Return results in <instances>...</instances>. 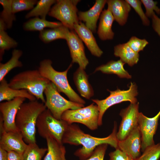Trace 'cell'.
I'll use <instances>...</instances> for the list:
<instances>
[{"label": "cell", "mask_w": 160, "mask_h": 160, "mask_svg": "<svg viewBox=\"0 0 160 160\" xmlns=\"http://www.w3.org/2000/svg\"><path fill=\"white\" fill-rule=\"evenodd\" d=\"M125 64L120 59L117 61L111 60L96 68L95 72L100 71L104 73L116 74L121 78L130 79L131 76L124 68Z\"/></svg>", "instance_id": "obj_23"}, {"label": "cell", "mask_w": 160, "mask_h": 160, "mask_svg": "<svg viewBox=\"0 0 160 160\" xmlns=\"http://www.w3.org/2000/svg\"><path fill=\"white\" fill-rule=\"evenodd\" d=\"M47 148H40L36 143L28 144L23 156L24 160H42Z\"/></svg>", "instance_id": "obj_31"}, {"label": "cell", "mask_w": 160, "mask_h": 160, "mask_svg": "<svg viewBox=\"0 0 160 160\" xmlns=\"http://www.w3.org/2000/svg\"><path fill=\"white\" fill-rule=\"evenodd\" d=\"M108 145L104 144L97 146L91 156L85 160H103Z\"/></svg>", "instance_id": "obj_37"}, {"label": "cell", "mask_w": 160, "mask_h": 160, "mask_svg": "<svg viewBox=\"0 0 160 160\" xmlns=\"http://www.w3.org/2000/svg\"><path fill=\"white\" fill-rule=\"evenodd\" d=\"M22 97L29 101H34L36 98L25 89H15L11 88L5 78L0 81V102L11 100L15 98Z\"/></svg>", "instance_id": "obj_19"}, {"label": "cell", "mask_w": 160, "mask_h": 160, "mask_svg": "<svg viewBox=\"0 0 160 160\" xmlns=\"http://www.w3.org/2000/svg\"><path fill=\"white\" fill-rule=\"evenodd\" d=\"M114 54L119 57L123 62L130 66L137 64L139 60L138 53L133 50L127 43L118 44L114 47Z\"/></svg>", "instance_id": "obj_22"}, {"label": "cell", "mask_w": 160, "mask_h": 160, "mask_svg": "<svg viewBox=\"0 0 160 160\" xmlns=\"http://www.w3.org/2000/svg\"><path fill=\"white\" fill-rule=\"evenodd\" d=\"M26 99L17 97L0 103V111L5 131H19L16 125L15 119L18 110Z\"/></svg>", "instance_id": "obj_12"}, {"label": "cell", "mask_w": 160, "mask_h": 160, "mask_svg": "<svg viewBox=\"0 0 160 160\" xmlns=\"http://www.w3.org/2000/svg\"><path fill=\"white\" fill-rule=\"evenodd\" d=\"M108 9L112 13L115 20L120 25L126 23L131 10L130 5L123 0H107Z\"/></svg>", "instance_id": "obj_18"}, {"label": "cell", "mask_w": 160, "mask_h": 160, "mask_svg": "<svg viewBox=\"0 0 160 160\" xmlns=\"http://www.w3.org/2000/svg\"><path fill=\"white\" fill-rule=\"evenodd\" d=\"M99 117L98 107L93 103L85 107L66 111L63 113L61 119L69 124L74 123H81L90 129L94 130L99 126Z\"/></svg>", "instance_id": "obj_8"}, {"label": "cell", "mask_w": 160, "mask_h": 160, "mask_svg": "<svg viewBox=\"0 0 160 160\" xmlns=\"http://www.w3.org/2000/svg\"><path fill=\"white\" fill-rule=\"evenodd\" d=\"M72 58V63H77L85 69L89 63L86 57L82 41L76 32L70 30L65 40Z\"/></svg>", "instance_id": "obj_13"}, {"label": "cell", "mask_w": 160, "mask_h": 160, "mask_svg": "<svg viewBox=\"0 0 160 160\" xmlns=\"http://www.w3.org/2000/svg\"><path fill=\"white\" fill-rule=\"evenodd\" d=\"M8 160H24L23 154L14 151L7 152Z\"/></svg>", "instance_id": "obj_40"}, {"label": "cell", "mask_w": 160, "mask_h": 160, "mask_svg": "<svg viewBox=\"0 0 160 160\" xmlns=\"http://www.w3.org/2000/svg\"><path fill=\"white\" fill-rule=\"evenodd\" d=\"M45 96L44 104L53 116L61 119L63 113L68 110H75L84 107V105L68 100L59 93L55 85L51 82L44 91Z\"/></svg>", "instance_id": "obj_6"}, {"label": "cell", "mask_w": 160, "mask_h": 160, "mask_svg": "<svg viewBox=\"0 0 160 160\" xmlns=\"http://www.w3.org/2000/svg\"><path fill=\"white\" fill-rule=\"evenodd\" d=\"M50 60L44 59L40 62L38 70L42 76L55 85L59 92L64 93L70 101L83 105L85 104V101L71 88L67 79V73L72 63H71L68 68L63 71L55 70Z\"/></svg>", "instance_id": "obj_4"}, {"label": "cell", "mask_w": 160, "mask_h": 160, "mask_svg": "<svg viewBox=\"0 0 160 160\" xmlns=\"http://www.w3.org/2000/svg\"><path fill=\"white\" fill-rule=\"evenodd\" d=\"M70 29L62 25L57 27L45 29L40 32L39 37L45 43H48L58 39L66 40Z\"/></svg>", "instance_id": "obj_25"}, {"label": "cell", "mask_w": 160, "mask_h": 160, "mask_svg": "<svg viewBox=\"0 0 160 160\" xmlns=\"http://www.w3.org/2000/svg\"><path fill=\"white\" fill-rule=\"evenodd\" d=\"M57 0H40L33 9L27 13L25 17L28 19L31 17H39L46 19V16L50 12L51 6L55 4Z\"/></svg>", "instance_id": "obj_28"}, {"label": "cell", "mask_w": 160, "mask_h": 160, "mask_svg": "<svg viewBox=\"0 0 160 160\" xmlns=\"http://www.w3.org/2000/svg\"><path fill=\"white\" fill-rule=\"evenodd\" d=\"M132 7L140 18L143 24L145 26H148L150 21L146 15L141 7L142 2L139 0H125Z\"/></svg>", "instance_id": "obj_34"}, {"label": "cell", "mask_w": 160, "mask_h": 160, "mask_svg": "<svg viewBox=\"0 0 160 160\" xmlns=\"http://www.w3.org/2000/svg\"><path fill=\"white\" fill-rule=\"evenodd\" d=\"M46 140L47 151L43 160H66V149L63 144L51 137Z\"/></svg>", "instance_id": "obj_24"}, {"label": "cell", "mask_w": 160, "mask_h": 160, "mask_svg": "<svg viewBox=\"0 0 160 160\" xmlns=\"http://www.w3.org/2000/svg\"><path fill=\"white\" fill-rule=\"evenodd\" d=\"M46 109L44 103L36 100L23 103L19 108L16 117L15 124L27 144L36 143L37 121L39 115Z\"/></svg>", "instance_id": "obj_2"}, {"label": "cell", "mask_w": 160, "mask_h": 160, "mask_svg": "<svg viewBox=\"0 0 160 160\" xmlns=\"http://www.w3.org/2000/svg\"><path fill=\"white\" fill-rule=\"evenodd\" d=\"M114 18L111 12L108 9H104L102 12L100 17V22L97 33L99 38L104 41L112 39L114 33L112 27Z\"/></svg>", "instance_id": "obj_21"}, {"label": "cell", "mask_w": 160, "mask_h": 160, "mask_svg": "<svg viewBox=\"0 0 160 160\" xmlns=\"http://www.w3.org/2000/svg\"><path fill=\"white\" fill-rule=\"evenodd\" d=\"M68 125L66 121L55 118L46 109L39 116L36 128L38 134L42 137L46 139L52 138L62 143L63 137Z\"/></svg>", "instance_id": "obj_5"}, {"label": "cell", "mask_w": 160, "mask_h": 160, "mask_svg": "<svg viewBox=\"0 0 160 160\" xmlns=\"http://www.w3.org/2000/svg\"><path fill=\"white\" fill-rule=\"evenodd\" d=\"M141 142L138 126L124 140L118 141V148L135 160L141 155Z\"/></svg>", "instance_id": "obj_15"}, {"label": "cell", "mask_w": 160, "mask_h": 160, "mask_svg": "<svg viewBox=\"0 0 160 160\" xmlns=\"http://www.w3.org/2000/svg\"><path fill=\"white\" fill-rule=\"evenodd\" d=\"M38 1L36 0H12L13 12L15 14L22 11L32 10Z\"/></svg>", "instance_id": "obj_33"}, {"label": "cell", "mask_w": 160, "mask_h": 160, "mask_svg": "<svg viewBox=\"0 0 160 160\" xmlns=\"http://www.w3.org/2000/svg\"><path fill=\"white\" fill-rule=\"evenodd\" d=\"M107 0H96L89 10L78 13L79 20L85 23V25L93 33L96 32L97 23Z\"/></svg>", "instance_id": "obj_16"}, {"label": "cell", "mask_w": 160, "mask_h": 160, "mask_svg": "<svg viewBox=\"0 0 160 160\" xmlns=\"http://www.w3.org/2000/svg\"><path fill=\"white\" fill-rule=\"evenodd\" d=\"M126 43L133 50L137 53L143 51L149 43L145 39H141L135 36H132Z\"/></svg>", "instance_id": "obj_35"}, {"label": "cell", "mask_w": 160, "mask_h": 160, "mask_svg": "<svg viewBox=\"0 0 160 160\" xmlns=\"http://www.w3.org/2000/svg\"><path fill=\"white\" fill-rule=\"evenodd\" d=\"M139 105L138 102L131 103L121 111L119 114L122 120L116 134L118 141L124 140L138 127Z\"/></svg>", "instance_id": "obj_10"}, {"label": "cell", "mask_w": 160, "mask_h": 160, "mask_svg": "<svg viewBox=\"0 0 160 160\" xmlns=\"http://www.w3.org/2000/svg\"><path fill=\"white\" fill-rule=\"evenodd\" d=\"M23 55V51L20 49H14L12 52L11 57L7 62L0 63V81L5 78V76L12 69L23 66L19 59Z\"/></svg>", "instance_id": "obj_27"}, {"label": "cell", "mask_w": 160, "mask_h": 160, "mask_svg": "<svg viewBox=\"0 0 160 160\" xmlns=\"http://www.w3.org/2000/svg\"><path fill=\"white\" fill-rule=\"evenodd\" d=\"M27 145L19 131H5L0 136V147L7 152L14 151L23 154Z\"/></svg>", "instance_id": "obj_14"}, {"label": "cell", "mask_w": 160, "mask_h": 160, "mask_svg": "<svg viewBox=\"0 0 160 160\" xmlns=\"http://www.w3.org/2000/svg\"><path fill=\"white\" fill-rule=\"evenodd\" d=\"M5 131L3 124V121L2 116L0 114V136L3 134V133Z\"/></svg>", "instance_id": "obj_42"}, {"label": "cell", "mask_w": 160, "mask_h": 160, "mask_svg": "<svg viewBox=\"0 0 160 160\" xmlns=\"http://www.w3.org/2000/svg\"><path fill=\"white\" fill-rule=\"evenodd\" d=\"M160 117V111L155 116L148 118L140 113L138 126L141 138V151L143 152L148 147L155 144L153 136L156 133Z\"/></svg>", "instance_id": "obj_11"}, {"label": "cell", "mask_w": 160, "mask_h": 160, "mask_svg": "<svg viewBox=\"0 0 160 160\" xmlns=\"http://www.w3.org/2000/svg\"><path fill=\"white\" fill-rule=\"evenodd\" d=\"M145 9V14L148 17L151 18L155 13L154 11L158 15H160V8L157 6V2L152 0H141Z\"/></svg>", "instance_id": "obj_36"}, {"label": "cell", "mask_w": 160, "mask_h": 160, "mask_svg": "<svg viewBox=\"0 0 160 160\" xmlns=\"http://www.w3.org/2000/svg\"><path fill=\"white\" fill-rule=\"evenodd\" d=\"M151 19L153 28L154 31L160 36V18L155 13L152 17Z\"/></svg>", "instance_id": "obj_39"}, {"label": "cell", "mask_w": 160, "mask_h": 160, "mask_svg": "<svg viewBox=\"0 0 160 160\" xmlns=\"http://www.w3.org/2000/svg\"><path fill=\"white\" fill-rule=\"evenodd\" d=\"M50 82L38 69L26 70L17 74L10 79L8 84L13 89L27 90L44 103V91Z\"/></svg>", "instance_id": "obj_3"}, {"label": "cell", "mask_w": 160, "mask_h": 160, "mask_svg": "<svg viewBox=\"0 0 160 160\" xmlns=\"http://www.w3.org/2000/svg\"><path fill=\"white\" fill-rule=\"evenodd\" d=\"M4 24L0 21V59H2L5 50L16 48L17 42L12 38L5 31L6 30Z\"/></svg>", "instance_id": "obj_30"}, {"label": "cell", "mask_w": 160, "mask_h": 160, "mask_svg": "<svg viewBox=\"0 0 160 160\" xmlns=\"http://www.w3.org/2000/svg\"><path fill=\"white\" fill-rule=\"evenodd\" d=\"M0 160H8L7 152L0 147Z\"/></svg>", "instance_id": "obj_41"}, {"label": "cell", "mask_w": 160, "mask_h": 160, "mask_svg": "<svg viewBox=\"0 0 160 160\" xmlns=\"http://www.w3.org/2000/svg\"><path fill=\"white\" fill-rule=\"evenodd\" d=\"M12 0H0V4L3 7V10L0 13V21L4 24L6 29L11 28L13 22L16 17L12 11Z\"/></svg>", "instance_id": "obj_29"}, {"label": "cell", "mask_w": 160, "mask_h": 160, "mask_svg": "<svg viewBox=\"0 0 160 160\" xmlns=\"http://www.w3.org/2000/svg\"><path fill=\"white\" fill-rule=\"evenodd\" d=\"M160 157V143L147 147L135 160H158Z\"/></svg>", "instance_id": "obj_32"}, {"label": "cell", "mask_w": 160, "mask_h": 160, "mask_svg": "<svg viewBox=\"0 0 160 160\" xmlns=\"http://www.w3.org/2000/svg\"><path fill=\"white\" fill-rule=\"evenodd\" d=\"M109 160H134L130 156L119 148L110 152Z\"/></svg>", "instance_id": "obj_38"}, {"label": "cell", "mask_w": 160, "mask_h": 160, "mask_svg": "<svg viewBox=\"0 0 160 160\" xmlns=\"http://www.w3.org/2000/svg\"><path fill=\"white\" fill-rule=\"evenodd\" d=\"M73 29L92 55L97 57L102 56L103 51L98 46L92 32L85 24L80 21L74 25Z\"/></svg>", "instance_id": "obj_17"}, {"label": "cell", "mask_w": 160, "mask_h": 160, "mask_svg": "<svg viewBox=\"0 0 160 160\" xmlns=\"http://www.w3.org/2000/svg\"><path fill=\"white\" fill-rule=\"evenodd\" d=\"M79 0H57L51 7L48 15L57 19L71 30L79 22L76 6Z\"/></svg>", "instance_id": "obj_9"}, {"label": "cell", "mask_w": 160, "mask_h": 160, "mask_svg": "<svg viewBox=\"0 0 160 160\" xmlns=\"http://www.w3.org/2000/svg\"><path fill=\"white\" fill-rule=\"evenodd\" d=\"M63 25L60 22L50 21L39 17H34L24 23L23 28L26 31L40 32L46 28H54Z\"/></svg>", "instance_id": "obj_26"}, {"label": "cell", "mask_w": 160, "mask_h": 160, "mask_svg": "<svg viewBox=\"0 0 160 160\" xmlns=\"http://www.w3.org/2000/svg\"><path fill=\"white\" fill-rule=\"evenodd\" d=\"M85 69L79 67L74 72L73 79L77 90L81 96L89 99L94 95V91L88 80V76Z\"/></svg>", "instance_id": "obj_20"}, {"label": "cell", "mask_w": 160, "mask_h": 160, "mask_svg": "<svg viewBox=\"0 0 160 160\" xmlns=\"http://www.w3.org/2000/svg\"><path fill=\"white\" fill-rule=\"evenodd\" d=\"M117 129V124L115 122L111 133L106 137L100 138L85 133L76 124H68L63 137L62 143L82 145V147L76 151L74 155L80 160H85L91 156L95 148L100 145L107 144L116 149L118 148Z\"/></svg>", "instance_id": "obj_1"}, {"label": "cell", "mask_w": 160, "mask_h": 160, "mask_svg": "<svg viewBox=\"0 0 160 160\" xmlns=\"http://www.w3.org/2000/svg\"><path fill=\"white\" fill-rule=\"evenodd\" d=\"M110 95L105 99L99 100L92 99L97 106L99 111V126L102 124V118L105 111L110 107L124 101H129L131 103H137L136 97L137 95V87L134 83L131 82L129 89L127 90H121L117 89L116 90L111 91Z\"/></svg>", "instance_id": "obj_7"}]
</instances>
